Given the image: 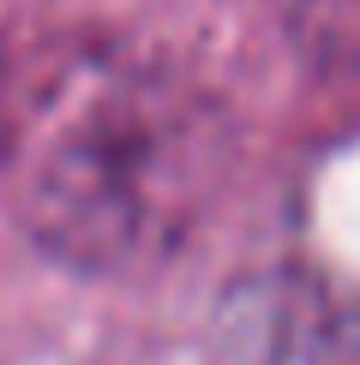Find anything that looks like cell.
Segmentation results:
<instances>
[{
	"mask_svg": "<svg viewBox=\"0 0 360 365\" xmlns=\"http://www.w3.org/2000/svg\"><path fill=\"white\" fill-rule=\"evenodd\" d=\"M229 162L216 96L139 48L36 60L0 102V174L36 246L79 269H132L186 240Z\"/></svg>",
	"mask_w": 360,
	"mask_h": 365,
	"instance_id": "cell-1",
	"label": "cell"
}]
</instances>
